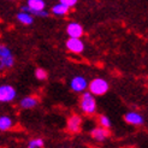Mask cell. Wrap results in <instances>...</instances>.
Masks as SVG:
<instances>
[{"label": "cell", "instance_id": "8fae6325", "mask_svg": "<svg viewBox=\"0 0 148 148\" xmlns=\"http://www.w3.org/2000/svg\"><path fill=\"white\" fill-rule=\"evenodd\" d=\"M111 135V132L108 131V129H105L102 127H97L90 131V136L98 142H102Z\"/></svg>", "mask_w": 148, "mask_h": 148}, {"label": "cell", "instance_id": "30bf717a", "mask_svg": "<svg viewBox=\"0 0 148 148\" xmlns=\"http://www.w3.org/2000/svg\"><path fill=\"white\" fill-rule=\"evenodd\" d=\"M66 34L69 35V38H78L83 35V27L77 22H70L66 25Z\"/></svg>", "mask_w": 148, "mask_h": 148}, {"label": "cell", "instance_id": "6da1fadb", "mask_svg": "<svg viewBox=\"0 0 148 148\" xmlns=\"http://www.w3.org/2000/svg\"><path fill=\"white\" fill-rule=\"evenodd\" d=\"M45 9H46L45 0H28L25 6H21V11H25L32 13L33 16L43 17V18L49 16V13Z\"/></svg>", "mask_w": 148, "mask_h": 148}, {"label": "cell", "instance_id": "7c38bea8", "mask_svg": "<svg viewBox=\"0 0 148 148\" xmlns=\"http://www.w3.org/2000/svg\"><path fill=\"white\" fill-rule=\"evenodd\" d=\"M39 103V99L34 97V95H28V97L23 98L19 101V106L23 110H32L34 107L38 106Z\"/></svg>", "mask_w": 148, "mask_h": 148}, {"label": "cell", "instance_id": "e0dca14e", "mask_svg": "<svg viewBox=\"0 0 148 148\" xmlns=\"http://www.w3.org/2000/svg\"><path fill=\"white\" fill-rule=\"evenodd\" d=\"M34 75L36 77V79H39V81H45L47 79V71L45 69H42V68H38V69H35L34 71Z\"/></svg>", "mask_w": 148, "mask_h": 148}, {"label": "cell", "instance_id": "ffe728a7", "mask_svg": "<svg viewBox=\"0 0 148 148\" xmlns=\"http://www.w3.org/2000/svg\"><path fill=\"white\" fill-rule=\"evenodd\" d=\"M28 148H35V147H32V146H28Z\"/></svg>", "mask_w": 148, "mask_h": 148}, {"label": "cell", "instance_id": "5b68a950", "mask_svg": "<svg viewBox=\"0 0 148 148\" xmlns=\"http://www.w3.org/2000/svg\"><path fill=\"white\" fill-rule=\"evenodd\" d=\"M17 92L14 87L11 84H1L0 86V101L1 102H11L16 99Z\"/></svg>", "mask_w": 148, "mask_h": 148}, {"label": "cell", "instance_id": "2e32d148", "mask_svg": "<svg viewBox=\"0 0 148 148\" xmlns=\"http://www.w3.org/2000/svg\"><path fill=\"white\" fill-rule=\"evenodd\" d=\"M98 122H99V125L102 128H105V129H110L111 128V125H112V123H111L110 121V118L105 114H100L99 118H98Z\"/></svg>", "mask_w": 148, "mask_h": 148}, {"label": "cell", "instance_id": "4fadbf2b", "mask_svg": "<svg viewBox=\"0 0 148 148\" xmlns=\"http://www.w3.org/2000/svg\"><path fill=\"white\" fill-rule=\"evenodd\" d=\"M16 18L19 23L24 24V25H30L34 23V16L32 13L25 12V11H21L16 14Z\"/></svg>", "mask_w": 148, "mask_h": 148}, {"label": "cell", "instance_id": "277c9868", "mask_svg": "<svg viewBox=\"0 0 148 148\" xmlns=\"http://www.w3.org/2000/svg\"><path fill=\"white\" fill-rule=\"evenodd\" d=\"M14 65V58L11 49L6 45L0 46V68L4 69H11Z\"/></svg>", "mask_w": 148, "mask_h": 148}, {"label": "cell", "instance_id": "ac0fdd59", "mask_svg": "<svg viewBox=\"0 0 148 148\" xmlns=\"http://www.w3.org/2000/svg\"><path fill=\"white\" fill-rule=\"evenodd\" d=\"M28 146H32V147H35V148H41L45 146V142H43L42 138H33L29 141V145Z\"/></svg>", "mask_w": 148, "mask_h": 148}, {"label": "cell", "instance_id": "5bb4252c", "mask_svg": "<svg viewBox=\"0 0 148 148\" xmlns=\"http://www.w3.org/2000/svg\"><path fill=\"white\" fill-rule=\"evenodd\" d=\"M69 11H70V7L62 4V3L56 4L52 7V13L56 14V16H65V14H68Z\"/></svg>", "mask_w": 148, "mask_h": 148}, {"label": "cell", "instance_id": "9c48e42d", "mask_svg": "<svg viewBox=\"0 0 148 148\" xmlns=\"http://www.w3.org/2000/svg\"><path fill=\"white\" fill-rule=\"evenodd\" d=\"M124 121L128 124L140 127V125H142L145 123V118L141 113L135 112V111H130V112H127L124 114Z\"/></svg>", "mask_w": 148, "mask_h": 148}, {"label": "cell", "instance_id": "9a60e30c", "mask_svg": "<svg viewBox=\"0 0 148 148\" xmlns=\"http://www.w3.org/2000/svg\"><path fill=\"white\" fill-rule=\"evenodd\" d=\"M13 127V121L9 116H1L0 117V130L6 131Z\"/></svg>", "mask_w": 148, "mask_h": 148}, {"label": "cell", "instance_id": "d6986e66", "mask_svg": "<svg viewBox=\"0 0 148 148\" xmlns=\"http://www.w3.org/2000/svg\"><path fill=\"white\" fill-rule=\"evenodd\" d=\"M78 0H59V3H62L66 6H69V7H73L76 4H77Z\"/></svg>", "mask_w": 148, "mask_h": 148}, {"label": "cell", "instance_id": "ba28073f", "mask_svg": "<svg viewBox=\"0 0 148 148\" xmlns=\"http://www.w3.org/2000/svg\"><path fill=\"white\" fill-rule=\"evenodd\" d=\"M66 128H68V131L76 134L82 128V118L78 114H71L66 122Z\"/></svg>", "mask_w": 148, "mask_h": 148}, {"label": "cell", "instance_id": "52a82bcc", "mask_svg": "<svg viewBox=\"0 0 148 148\" xmlns=\"http://www.w3.org/2000/svg\"><path fill=\"white\" fill-rule=\"evenodd\" d=\"M65 46L70 52L76 53V54L82 53V52L84 51V43L78 38H69L65 42Z\"/></svg>", "mask_w": 148, "mask_h": 148}, {"label": "cell", "instance_id": "8992f818", "mask_svg": "<svg viewBox=\"0 0 148 148\" xmlns=\"http://www.w3.org/2000/svg\"><path fill=\"white\" fill-rule=\"evenodd\" d=\"M88 87H89V83L87 82L86 77L81 76V75L72 77L70 81V88H71V90H73L75 93H83V92H86Z\"/></svg>", "mask_w": 148, "mask_h": 148}, {"label": "cell", "instance_id": "7a4b0ae2", "mask_svg": "<svg viewBox=\"0 0 148 148\" xmlns=\"http://www.w3.org/2000/svg\"><path fill=\"white\" fill-rule=\"evenodd\" d=\"M79 108L84 114H94L97 112V101L90 92H83L79 98Z\"/></svg>", "mask_w": 148, "mask_h": 148}, {"label": "cell", "instance_id": "3957f363", "mask_svg": "<svg viewBox=\"0 0 148 148\" xmlns=\"http://www.w3.org/2000/svg\"><path fill=\"white\" fill-rule=\"evenodd\" d=\"M89 92L93 95H98V97H101V95H105L108 89H110V84L105 78L101 77H95L89 82V87H88Z\"/></svg>", "mask_w": 148, "mask_h": 148}]
</instances>
